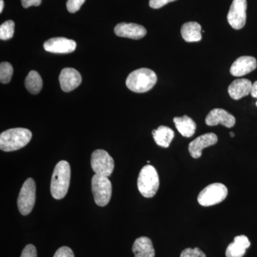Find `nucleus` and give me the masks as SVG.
Returning a JSON list of instances; mask_svg holds the SVG:
<instances>
[{"label": "nucleus", "instance_id": "f257e3e1", "mask_svg": "<svg viewBox=\"0 0 257 257\" xmlns=\"http://www.w3.org/2000/svg\"><path fill=\"white\" fill-rule=\"evenodd\" d=\"M71 179L70 165L67 161H60L56 165L51 180L50 191L55 199L65 197L69 187Z\"/></svg>", "mask_w": 257, "mask_h": 257}, {"label": "nucleus", "instance_id": "f03ea898", "mask_svg": "<svg viewBox=\"0 0 257 257\" xmlns=\"http://www.w3.org/2000/svg\"><path fill=\"white\" fill-rule=\"evenodd\" d=\"M32 138V134L28 128H10L0 135V149L4 152L16 151L28 145Z\"/></svg>", "mask_w": 257, "mask_h": 257}, {"label": "nucleus", "instance_id": "7ed1b4c3", "mask_svg": "<svg viewBox=\"0 0 257 257\" xmlns=\"http://www.w3.org/2000/svg\"><path fill=\"white\" fill-rule=\"evenodd\" d=\"M157 82V74L152 69L141 68L137 69L128 74L126 85L134 92H148L154 87Z\"/></svg>", "mask_w": 257, "mask_h": 257}, {"label": "nucleus", "instance_id": "20e7f679", "mask_svg": "<svg viewBox=\"0 0 257 257\" xmlns=\"http://www.w3.org/2000/svg\"><path fill=\"white\" fill-rule=\"evenodd\" d=\"M138 187L143 197L152 198L156 194L160 187V179L156 169L153 166H145L140 171Z\"/></svg>", "mask_w": 257, "mask_h": 257}, {"label": "nucleus", "instance_id": "39448f33", "mask_svg": "<svg viewBox=\"0 0 257 257\" xmlns=\"http://www.w3.org/2000/svg\"><path fill=\"white\" fill-rule=\"evenodd\" d=\"M227 194L228 189L224 184L214 183L209 184L201 191L197 200L203 207H209L223 202Z\"/></svg>", "mask_w": 257, "mask_h": 257}, {"label": "nucleus", "instance_id": "423d86ee", "mask_svg": "<svg viewBox=\"0 0 257 257\" xmlns=\"http://www.w3.org/2000/svg\"><path fill=\"white\" fill-rule=\"evenodd\" d=\"M92 190L94 202L99 207L107 205L110 201L112 186L108 177L94 175L92 179Z\"/></svg>", "mask_w": 257, "mask_h": 257}, {"label": "nucleus", "instance_id": "0eeeda50", "mask_svg": "<svg viewBox=\"0 0 257 257\" xmlns=\"http://www.w3.org/2000/svg\"><path fill=\"white\" fill-rule=\"evenodd\" d=\"M36 201V184L32 178L25 181L18 199L19 211L24 216L28 215L33 209Z\"/></svg>", "mask_w": 257, "mask_h": 257}, {"label": "nucleus", "instance_id": "6e6552de", "mask_svg": "<svg viewBox=\"0 0 257 257\" xmlns=\"http://www.w3.org/2000/svg\"><path fill=\"white\" fill-rule=\"evenodd\" d=\"M91 166L95 175L109 177L114 168V162L107 152L95 150L91 157Z\"/></svg>", "mask_w": 257, "mask_h": 257}, {"label": "nucleus", "instance_id": "1a4fd4ad", "mask_svg": "<svg viewBox=\"0 0 257 257\" xmlns=\"http://www.w3.org/2000/svg\"><path fill=\"white\" fill-rule=\"evenodd\" d=\"M246 0H233L227 15V20L230 26L234 30H241L246 25Z\"/></svg>", "mask_w": 257, "mask_h": 257}, {"label": "nucleus", "instance_id": "9d476101", "mask_svg": "<svg viewBox=\"0 0 257 257\" xmlns=\"http://www.w3.org/2000/svg\"><path fill=\"white\" fill-rule=\"evenodd\" d=\"M77 47L75 41L64 37H55L45 42V51L55 54H68L73 52Z\"/></svg>", "mask_w": 257, "mask_h": 257}, {"label": "nucleus", "instance_id": "9b49d317", "mask_svg": "<svg viewBox=\"0 0 257 257\" xmlns=\"http://www.w3.org/2000/svg\"><path fill=\"white\" fill-rule=\"evenodd\" d=\"M114 33L118 37L140 40L146 36L147 30L138 24L121 23L115 27Z\"/></svg>", "mask_w": 257, "mask_h": 257}, {"label": "nucleus", "instance_id": "f8f14e48", "mask_svg": "<svg viewBox=\"0 0 257 257\" xmlns=\"http://www.w3.org/2000/svg\"><path fill=\"white\" fill-rule=\"evenodd\" d=\"M218 141L217 136L214 133H207L201 135L189 144V152L194 159L202 156V150L208 147L215 145Z\"/></svg>", "mask_w": 257, "mask_h": 257}, {"label": "nucleus", "instance_id": "ddd939ff", "mask_svg": "<svg viewBox=\"0 0 257 257\" xmlns=\"http://www.w3.org/2000/svg\"><path fill=\"white\" fill-rule=\"evenodd\" d=\"M82 79L78 71L70 67L62 69L59 77L61 88L65 92H71L78 87Z\"/></svg>", "mask_w": 257, "mask_h": 257}, {"label": "nucleus", "instance_id": "4468645a", "mask_svg": "<svg viewBox=\"0 0 257 257\" xmlns=\"http://www.w3.org/2000/svg\"><path fill=\"white\" fill-rule=\"evenodd\" d=\"M205 122L208 126H216L219 124L227 128L234 126L236 119L232 114L223 109H212L206 117Z\"/></svg>", "mask_w": 257, "mask_h": 257}, {"label": "nucleus", "instance_id": "2eb2a0df", "mask_svg": "<svg viewBox=\"0 0 257 257\" xmlns=\"http://www.w3.org/2000/svg\"><path fill=\"white\" fill-rule=\"evenodd\" d=\"M256 59L250 56H242L235 60L230 69V73L234 77H242L256 69Z\"/></svg>", "mask_w": 257, "mask_h": 257}, {"label": "nucleus", "instance_id": "dca6fc26", "mask_svg": "<svg viewBox=\"0 0 257 257\" xmlns=\"http://www.w3.org/2000/svg\"><path fill=\"white\" fill-rule=\"evenodd\" d=\"M252 83L247 79H236L228 88L229 96L235 100L241 99L251 93Z\"/></svg>", "mask_w": 257, "mask_h": 257}, {"label": "nucleus", "instance_id": "f3484780", "mask_svg": "<svg viewBox=\"0 0 257 257\" xmlns=\"http://www.w3.org/2000/svg\"><path fill=\"white\" fill-rule=\"evenodd\" d=\"M251 243L247 236L240 235L236 236L234 242L230 243L226 250V257H242L246 250L249 247Z\"/></svg>", "mask_w": 257, "mask_h": 257}, {"label": "nucleus", "instance_id": "a211bd4d", "mask_svg": "<svg viewBox=\"0 0 257 257\" xmlns=\"http://www.w3.org/2000/svg\"><path fill=\"white\" fill-rule=\"evenodd\" d=\"M135 257H155V251L152 240L146 236H142L135 240L133 246Z\"/></svg>", "mask_w": 257, "mask_h": 257}, {"label": "nucleus", "instance_id": "6ab92c4d", "mask_svg": "<svg viewBox=\"0 0 257 257\" xmlns=\"http://www.w3.org/2000/svg\"><path fill=\"white\" fill-rule=\"evenodd\" d=\"M202 27L196 22L184 24L181 28L182 38L187 42H199L202 38Z\"/></svg>", "mask_w": 257, "mask_h": 257}, {"label": "nucleus", "instance_id": "aec40b11", "mask_svg": "<svg viewBox=\"0 0 257 257\" xmlns=\"http://www.w3.org/2000/svg\"><path fill=\"white\" fill-rule=\"evenodd\" d=\"M154 140L159 146L167 148L175 138V133L168 126H160L152 131Z\"/></svg>", "mask_w": 257, "mask_h": 257}, {"label": "nucleus", "instance_id": "412c9836", "mask_svg": "<svg viewBox=\"0 0 257 257\" xmlns=\"http://www.w3.org/2000/svg\"><path fill=\"white\" fill-rule=\"evenodd\" d=\"M174 122L179 133L185 138H191L195 133L197 124L187 115L182 117L174 118Z\"/></svg>", "mask_w": 257, "mask_h": 257}, {"label": "nucleus", "instance_id": "4be33fe9", "mask_svg": "<svg viewBox=\"0 0 257 257\" xmlns=\"http://www.w3.org/2000/svg\"><path fill=\"white\" fill-rule=\"evenodd\" d=\"M43 82L41 76L36 71H31L25 79V87L29 92L37 94L42 90Z\"/></svg>", "mask_w": 257, "mask_h": 257}, {"label": "nucleus", "instance_id": "5701e85b", "mask_svg": "<svg viewBox=\"0 0 257 257\" xmlns=\"http://www.w3.org/2000/svg\"><path fill=\"white\" fill-rule=\"evenodd\" d=\"M15 23L13 20H8L0 26V39L8 40L13 38L15 34Z\"/></svg>", "mask_w": 257, "mask_h": 257}, {"label": "nucleus", "instance_id": "b1692460", "mask_svg": "<svg viewBox=\"0 0 257 257\" xmlns=\"http://www.w3.org/2000/svg\"><path fill=\"white\" fill-rule=\"evenodd\" d=\"M13 75V67L9 62H2L0 64V81L3 84H8Z\"/></svg>", "mask_w": 257, "mask_h": 257}, {"label": "nucleus", "instance_id": "393cba45", "mask_svg": "<svg viewBox=\"0 0 257 257\" xmlns=\"http://www.w3.org/2000/svg\"><path fill=\"white\" fill-rule=\"evenodd\" d=\"M180 257H207L200 248H187L181 253Z\"/></svg>", "mask_w": 257, "mask_h": 257}, {"label": "nucleus", "instance_id": "a878e982", "mask_svg": "<svg viewBox=\"0 0 257 257\" xmlns=\"http://www.w3.org/2000/svg\"><path fill=\"white\" fill-rule=\"evenodd\" d=\"M86 0H68L67 2V10L70 13H75L80 10L81 7L85 3Z\"/></svg>", "mask_w": 257, "mask_h": 257}, {"label": "nucleus", "instance_id": "bb28decb", "mask_svg": "<svg viewBox=\"0 0 257 257\" xmlns=\"http://www.w3.org/2000/svg\"><path fill=\"white\" fill-rule=\"evenodd\" d=\"M54 257H74V254L68 246H62L56 251Z\"/></svg>", "mask_w": 257, "mask_h": 257}, {"label": "nucleus", "instance_id": "cd10ccee", "mask_svg": "<svg viewBox=\"0 0 257 257\" xmlns=\"http://www.w3.org/2000/svg\"><path fill=\"white\" fill-rule=\"evenodd\" d=\"M20 257H37L36 248L32 244L27 245Z\"/></svg>", "mask_w": 257, "mask_h": 257}, {"label": "nucleus", "instance_id": "c85d7f7f", "mask_svg": "<svg viewBox=\"0 0 257 257\" xmlns=\"http://www.w3.org/2000/svg\"><path fill=\"white\" fill-rule=\"evenodd\" d=\"M177 0H150V6L152 9H160L169 3Z\"/></svg>", "mask_w": 257, "mask_h": 257}, {"label": "nucleus", "instance_id": "c756f323", "mask_svg": "<svg viewBox=\"0 0 257 257\" xmlns=\"http://www.w3.org/2000/svg\"><path fill=\"white\" fill-rule=\"evenodd\" d=\"M42 1V0H21L24 8H29L32 6H40Z\"/></svg>", "mask_w": 257, "mask_h": 257}, {"label": "nucleus", "instance_id": "7c9ffc66", "mask_svg": "<svg viewBox=\"0 0 257 257\" xmlns=\"http://www.w3.org/2000/svg\"><path fill=\"white\" fill-rule=\"evenodd\" d=\"M251 95L253 98H257V81L253 84L252 88H251ZM256 105L257 106V101Z\"/></svg>", "mask_w": 257, "mask_h": 257}, {"label": "nucleus", "instance_id": "2f4dec72", "mask_svg": "<svg viewBox=\"0 0 257 257\" xmlns=\"http://www.w3.org/2000/svg\"><path fill=\"white\" fill-rule=\"evenodd\" d=\"M5 3L3 0H0V13H3V9H4Z\"/></svg>", "mask_w": 257, "mask_h": 257}, {"label": "nucleus", "instance_id": "473e14b6", "mask_svg": "<svg viewBox=\"0 0 257 257\" xmlns=\"http://www.w3.org/2000/svg\"><path fill=\"white\" fill-rule=\"evenodd\" d=\"M230 136L231 137V138H234V134L233 133H230Z\"/></svg>", "mask_w": 257, "mask_h": 257}]
</instances>
